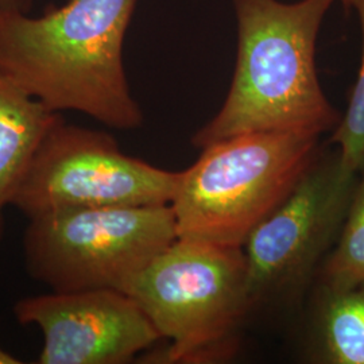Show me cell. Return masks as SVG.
<instances>
[{"instance_id":"obj_1","label":"cell","mask_w":364,"mask_h":364,"mask_svg":"<svg viewBox=\"0 0 364 364\" xmlns=\"http://www.w3.org/2000/svg\"><path fill=\"white\" fill-rule=\"evenodd\" d=\"M136 0H69L41 16L0 13V72L54 112L117 130L144 112L131 93L123 45Z\"/></svg>"},{"instance_id":"obj_2","label":"cell","mask_w":364,"mask_h":364,"mask_svg":"<svg viewBox=\"0 0 364 364\" xmlns=\"http://www.w3.org/2000/svg\"><path fill=\"white\" fill-rule=\"evenodd\" d=\"M232 1L234 80L220 111L196 132L192 144L204 149L248 132L305 131L321 136L335 130L341 115L318 81L316 45L336 0Z\"/></svg>"},{"instance_id":"obj_3","label":"cell","mask_w":364,"mask_h":364,"mask_svg":"<svg viewBox=\"0 0 364 364\" xmlns=\"http://www.w3.org/2000/svg\"><path fill=\"white\" fill-rule=\"evenodd\" d=\"M318 139L305 131H263L205 146L181 171L170 203L177 237L243 247L309 168Z\"/></svg>"},{"instance_id":"obj_4","label":"cell","mask_w":364,"mask_h":364,"mask_svg":"<svg viewBox=\"0 0 364 364\" xmlns=\"http://www.w3.org/2000/svg\"><path fill=\"white\" fill-rule=\"evenodd\" d=\"M126 293L170 340L169 363L193 362L227 344L254 306L243 248L180 237Z\"/></svg>"},{"instance_id":"obj_5","label":"cell","mask_w":364,"mask_h":364,"mask_svg":"<svg viewBox=\"0 0 364 364\" xmlns=\"http://www.w3.org/2000/svg\"><path fill=\"white\" fill-rule=\"evenodd\" d=\"M176 239L170 205L77 209L31 219L23 255L30 277L53 291L126 293Z\"/></svg>"},{"instance_id":"obj_6","label":"cell","mask_w":364,"mask_h":364,"mask_svg":"<svg viewBox=\"0 0 364 364\" xmlns=\"http://www.w3.org/2000/svg\"><path fill=\"white\" fill-rule=\"evenodd\" d=\"M180 177L127 156L108 132L63 119L39 144L11 205L28 220L77 209L170 205Z\"/></svg>"},{"instance_id":"obj_7","label":"cell","mask_w":364,"mask_h":364,"mask_svg":"<svg viewBox=\"0 0 364 364\" xmlns=\"http://www.w3.org/2000/svg\"><path fill=\"white\" fill-rule=\"evenodd\" d=\"M359 173L317 153L293 191L243 245L252 305L302 287L335 246Z\"/></svg>"},{"instance_id":"obj_8","label":"cell","mask_w":364,"mask_h":364,"mask_svg":"<svg viewBox=\"0 0 364 364\" xmlns=\"http://www.w3.org/2000/svg\"><path fill=\"white\" fill-rule=\"evenodd\" d=\"M14 314L43 333L41 364H123L161 338L141 306L114 289L50 291L19 299Z\"/></svg>"},{"instance_id":"obj_9","label":"cell","mask_w":364,"mask_h":364,"mask_svg":"<svg viewBox=\"0 0 364 364\" xmlns=\"http://www.w3.org/2000/svg\"><path fill=\"white\" fill-rule=\"evenodd\" d=\"M63 120L0 72V242L4 209L13 204L39 144Z\"/></svg>"},{"instance_id":"obj_10","label":"cell","mask_w":364,"mask_h":364,"mask_svg":"<svg viewBox=\"0 0 364 364\" xmlns=\"http://www.w3.org/2000/svg\"><path fill=\"white\" fill-rule=\"evenodd\" d=\"M317 326L320 362L364 364V281L326 284Z\"/></svg>"},{"instance_id":"obj_11","label":"cell","mask_w":364,"mask_h":364,"mask_svg":"<svg viewBox=\"0 0 364 364\" xmlns=\"http://www.w3.org/2000/svg\"><path fill=\"white\" fill-rule=\"evenodd\" d=\"M324 284L350 285L364 281V165L332 252L326 257Z\"/></svg>"},{"instance_id":"obj_12","label":"cell","mask_w":364,"mask_h":364,"mask_svg":"<svg viewBox=\"0 0 364 364\" xmlns=\"http://www.w3.org/2000/svg\"><path fill=\"white\" fill-rule=\"evenodd\" d=\"M347 9H353L362 27V64L352 90L350 103L341 117L331 141L338 146L343 165L359 173L364 165V0H341Z\"/></svg>"},{"instance_id":"obj_13","label":"cell","mask_w":364,"mask_h":364,"mask_svg":"<svg viewBox=\"0 0 364 364\" xmlns=\"http://www.w3.org/2000/svg\"><path fill=\"white\" fill-rule=\"evenodd\" d=\"M33 0H0V13H28Z\"/></svg>"},{"instance_id":"obj_14","label":"cell","mask_w":364,"mask_h":364,"mask_svg":"<svg viewBox=\"0 0 364 364\" xmlns=\"http://www.w3.org/2000/svg\"><path fill=\"white\" fill-rule=\"evenodd\" d=\"M22 363V360H19L18 358H15L10 352L4 351L0 347V364H19Z\"/></svg>"}]
</instances>
